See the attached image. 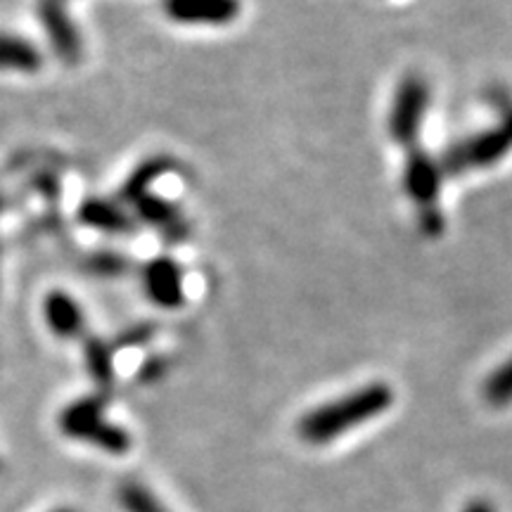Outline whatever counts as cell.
Masks as SVG:
<instances>
[{
  "label": "cell",
  "instance_id": "cell-1",
  "mask_svg": "<svg viewBox=\"0 0 512 512\" xmlns=\"http://www.w3.org/2000/svg\"><path fill=\"white\" fill-rule=\"evenodd\" d=\"M394 392L389 384L373 382L366 387L356 389L342 399L318 406L316 411L306 413L299 420V437L306 444H330L344 432L354 430V427L363 425V422L377 418L392 406Z\"/></svg>",
  "mask_w": 512,
  "mask_h": 512
},
{
  "label": "cell",
  "instance_id": "cell-2",
  "mask_svg": "<svg viewBox=\"0 0 512 512\" xmlns=\"http://www.w3.org/2000/svg\"><path fill=\"white\" fill-rule=\"evenodd\" d=\"M60 427L72 439L88 441L110 453H126L131 448V437L121 427L105 420V401L100 396L74 401L62 413Z\"/></svg>",
  "mask_w": 512,
  "mask_h": 512
},
{
  "label": "cell",
  "instance_id": "cell-3",
  "mask_svg": "<svg viewBox=\"0 0 512 512\" xmlns=\"http://www.w3.org/2000/svg\"><path fill=\"white\" fill-rule=\"evenodd\" d=\"M427 102H430V86L418 74H408L396 88L392 114H389V133L394 143L415 147L425 121Z\"/></svg>",
  "mask_w": 512,
  "mask_h": 512
},
{
  "label": "cell",
  "instance_id": "cell-4",
  "mask_svg": "<svg viewBox=\"0 0 512 512\" xmlns=\"http://www.w3.org/2000/svg\"><path fill=\"white\" fill-rule=\"evenodd\" d=\"M166 17L190 27H226L242 12V0H162Z\"/></svg>",
  "mask_w": 512,
  "mask_h": 512
},
{
  "label": "cell",
  "instance_id": "cell-5",
  "mask_svg": "<svg viewBox=\"0 0 512 512\" xmlns=\"http://www.w3.org/2000/svg\"><path fill=\"white\" fill-rule=\"evenodd\" d=\"M441 176L439 164L422 147H411L403 166V188L420 209L437 207Z\"/></svg>",
  "mask_w": 512,
  "mask_h": 512
},
{
  "label": "cell",
  "instance_id": "cell-6",
  "mask_svg": "<svg viewBox=\"0 0 512 512\" xmlns=\"http://www.w3.org/2000/svg\"><path fill=\"white\" fill-rule=\"evenodd\" d=\"M38 15H41L43 27H46L50 43L60 53L64 62H79L81 57V38L74 22L69 19L67 0H38Z\"/></svg>",
  "mask_w": 512,
  "mask_h": 512
},
{
  "label": "cell",
  "instance_id": "cell-7",
  "mask_svg": "<svg viewBox=\"0 0 512 512\" xmlns=\"http://www.w3.org/2000/svg\"><path fill=\"white\" fill-rule=\"evenodd\" d=\"M145 294L162 309H178L183 304V273L174 259H152L143 271Z\"/></svg>",
  "mask_w": 512,
  "mask_h": 512
},
{
  "label": "cell",
  "instance_id": "cell-8",
  "mask_svg": "<svg viewBox=\"0 0 512 512\" xmlns=\"http://www.w3.org/2000/svg\"><path fill=\"white\" fill-rule=\"evenodd\" d=\"M465 147V159L467 166H489L501 162V159L512 150V110L503 114V119L498 121L494 128L484 131L482 136L467 140Z\"/></svg>",
  "mask_w": 512,
  "mask_h": 512
},
{
  "label": "cell",
  "instance_id": "cell-9",
  "mask_svg": "<svg viewBox=\"0 0 512 512\" xmlns=\"http://www.w3.org/2000/svg\"><path fill=\"white\" fill-rule=\"evenodd\" d=\"M133 204H136V214L140 216V219H143L145 223H150V226H155L169 242H178V240L188 238L190 228H188V223H185L176 204L166 202L157 195H150V192L143 197H138Z\"/></svg>",
  "mask_w": 512,
  "mask_h": 512
},
{
  "label": "cell",
  "instance_id": "cell-10",
  "mask_svg": "<svg viewBox=\"0 0 512 512\" xmlns=\"http://www.w3.org/2000/svg\"><path fill=\"white\" fill-rule=\"evenodd\" d=\"M43 313H46L50 330H53L55 335L69 339V337H79L83 332V313L79 309V304H76L69 294L64 292L48 294L46 309H43Z\"/></svg>",
  "mask_w": 512,
  "mask_h": 512
},
{
  "label": "cell",
  "instance_id": "cell-11",
  "mask_svg": "<svg viewBox=\"0 0 512 512\" xmlns=\"http://www.w3.org/2000/svg\"><path fill=\"white\" fill-rule=\"evenodd\" d=\"M79 219L86 226L114 235H124L133 230V221L128 219V214H124V209L105 200H88L79 211Z\"/></svg>",
  "mask_w": 512,
  "mask_h": 512
},
{
  "label": "cell",
  "instance_id": "cell-12",
  "mask_svg": "<svg viewBox=\"0 0 512 512\" xmlns=\"http://www.w3.org/2000/svg\"><path fill=\"white\" fill-rule=\"evenodd\" d=\"M41 64V53H38L34 43H29L22 36L0 34V69L31 74L41 69Z\"/></svg>",
  "mask_w": 512,
  "mask_h": 512
},
{
  "label": "cell",
  "instance_id": "cell-13",
  "mask_svg": "<svg viewBox=\"0 0 512 512\" xmlns=\"http://www.w3.org/2000/svg\"><path fill=\"white\" fill-rule=\"evenodd\" d=\"M174 166V159L159 155V157H152L147 159L138 166L136 171H133L131 176H128V181L124 183V188H121V197L128 202H136L138 197L147 195V190H150V185L157 181V178H162L166 171Z\"/></svg>",
  "mask_w": 512,
  "mask_h": 512
},
{
  "label": "cell",
  "instance_id": "cell-14",
  "mask_svg": "<svg viewBox=\"0 0 512 512\" xmlns=\"http://www.w3.org/2000/svg\"><path fill=\"white\" fill-rule=\"evenodd\" d=\"M484 399L494 408L512 403V356L484 382Z\"/></svg>",
  "mask_w": 512,
  "mask_h": 512
},
{
  "label": "cell",
  "instance_id": "cell-15",
  "mask_svg": "<svg viewBox=\"0 0 512 512\" xmlns=\"http://www.w3.org/2000/svg\"><path fill=\"white\" fill-rule=\"evenodd\" d=\"M119 501L126 512H169L150 489L138 482H126L119 489Z\"/></svg>",
  "mask_w": 512,
  "mask_h": 512
},
{
  "label": "cell",
  "instance_id": "cell-16",
  "mask_svg": "<svg viewBox=\"0 0 512 512\" xmlns=\"http://www.w3.org/2000/svg\"><path fill=\"white\" fill-rule=\"evenodd\" d=\"M86 361L91 375L98 384L112 382V351L100 342V339H88L86 344Z\"/></svg>",
  "mask_w": 512,
  "mask_h": 512
},
{
  "label": "cell",
  "instance_id": "cell-17",
  "mask_svg": "<svg viewBox=\"0 0 512 512\" xmlns=\"http://www.w3.org/2000/svg\"><path fill=\"white\" fill-rule=\"evenodd\" d=\"M128 259L124 254L117 252H98L88 259V271L102 278H112V275H124L128 271Z\"/></svg>",
  "mask_w": 512,
  "mask_h": 512
},
{
  "label": "cell",
  "instance_id": "cell-18",
  "mask_svg": "<svg viewBox=\"0 0 512 512\" xmlns=\"http://www.w3.org/2000/svg\"><path fill=\"white\" fill-rule=\"evenodd\" d=\"M418 223H420V230L427 235V238H439V235L444 233V216H441L439 207L418 209Z\"/></svg>",
  "mask_w": 512,
  "mask_h": 512
},
{
  "label": "cell",
  "instance_id": "cell-19",
  "mask_svg": "<svg viewBox=\"0 0 512 512\" xmlns=\"http://www.w3.org/2000/svg\"><path fill=\"white\" fill-rule=\"evenodd\" d=\"M152 335H155V325L140 323V325H136V328L126 330L124 335H121L119 347H138V344H145Z\"/></svg>",
  "mask_w": 512,
  "mask_h": 512
},
{
  "label": "cell",
  "instance_id": "cell-20",
  "mask_svg": "<svg viewBox=\"0 0 512 512\" xmlns=\"http://www.w3.org/2000/svg\"><path fill=\"white\" fill-rule=\"evenodd\" d=\"M486 100H489V105L496 107L501 114H508L512 110V95L508 88H503V86L491 88L489 95H486Z\"/></svg>",
  "mask_w": 512,
  "mask_h": 512
},
{
  "label": "cell",
  "instance_id": "cell-21",
  "mask_svg": "<svg viewBox=\"0 0 512 512\" xmlns=\"http://www.w3.org/2000/svg\"><path fill=\"white\" fill-rule=\"evenodd\" d=\"M164 368H166V361H162V358H155V361H150V363H147V366L143 368V380H145V382L157 380V377L164 373Z\"/></svg>",
  "mask_w": 512,
  "mask_h": 512
},
{
  "label": "cell",
  "instance_id": "cell-22",
  "mask_svg": "<svg viewBox=\"0 0 512 512\" xmlns=\"http://www.w3.org/2000/svg\"><path fill=\"white\" fill-rule=\"evenodd\" d=\"M463 512H496V510L491 508V505L486 501H472V503L465 505Z\"/></svg>",
  "mask_w": 512,
  "mask_h": 512
},
{
  "label": "cell",
  "instance_id": "cell-23",
  "mask_svg": "<svg viewBox=\"0 0 512 512\" xmlns=\"http://www.w3.org/2000/svg\"><path fill=\"white\" fill-rule=\"evenodd\" d=\"M53 512H72V510H53Z\"/></svg>",
  "mask_w": 512,
  "mask_h": 512
}]
</instances>
